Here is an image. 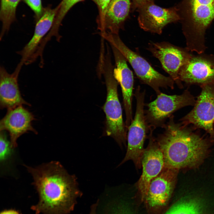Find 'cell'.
<instances>
[{
  "mask_svg": "<svg viewBox=\"0 0 214 214\" xmlns=\"http://www.w3.org/2000/svg\"><path fill=\"white\" fill-rule=\"evenodd\" d=\"M186 48L199 54L205 49L204 34L214 19V0H182L177 7Z\"/></svg>",
  "mask_w": 214,
  "mask_h": 214,
  "instance_id": "3957f363",
  "label": "cell"
},
{
  "mask_svg": "<svg viewBox=\"0 0 214 214\" xmlns=\"http://www.w3.org/2000/svg\"><path fill=\"white\" fill-rule=\"evenodd\" d=\"M174 119L170 117L163 128L164 132L156 140L163 154L164 167L179 170L196 166L207 154V144Z\"/></svg>",
  "mask_w": 214,
  "mask_h": 214,
  "instance_id": "7a4b0ae2",
  "label": "cell"
},
{
  "mask_svg": "<svg viewBox=\"0 0 214 214\" xmlns=\"http://www.w3.org/2000/svg\"><path fill=\"white\" fill-rule=\"evenodd\" d=\"M179 76L180 80L187 83L214 84V56L191 55L180 68Z\"/></svg>",
  "mask_w": 214,
  "mask_h": 214,
  "instance_id": "4fadbf2b",
  "label": "cell"
},
{
  "mask_svg": "<svg viewBox=\"0 0 214 214\" xmlns=\"http://www.w3.org/2000/svg\"><path fill=\"white\" fill-rule=\"evenodd\" d=\"M34 12L36 21H37L42 16L44 10L41 0H23Z\"/></svg>",
  "mask_w": 214,
  "mask_h": 214,
  "instance_id": "cb8c5ba5",
  "label": "cell"
},
{
  "mask_svg": "<svg viewBox=\"0 0 214 214\" xmlns=\"http://www.w3.org/2000/svg\"><path fill=\"white\" fill-rule=\"evenodd\" d=\"M153 0H132L134 7L137 8L145 4L153 2Z\"/></svg>",
  "mask_w": 214,
  "mask_h": 214,
  "instance_id": "d4e9b609",
  "label": "cell"
},
{
  "mask_svg": "<svg viewBox=\"0 0 214 214\" xmlns=\"http://www.w3.org/2000/svg\"><path fill=\"white\" fill-rule=\"evenodd\" d=\"M202 203L194 197H186L179 201L165 214H205Z\"/></svg>",
  "mask_w": 214,
  "mask_h": 214,
  "instance_id": "ffe728a7",
  "label": "cell"
},
{
  "mask_svg": "<svg viewBox=\"0 0 214 214\" xmlns=\"http://www.w3.org/2000/svg\"><path fill=\"white\" fill-rule=\"evenodd\" d=\"M179 170L164 167L151 182L144 200L151 209H160L167 204L172 194Z\"/></svg>",
  "mask_w": 214,
  "mask_h": 214,
  "instance_id": "7c38bea8",
  "label": "cell"
},
{
  "mask_svg": "<svg viewBox=\"0 0 214 214\" xmlns=\"http://www.w3.org/2000/svg\"><path fill=\"white\" fill-rule=\"evenodd\" d=\"M130 0H111L107 8L100 33L119 34L129 15Z\"/></svg>",
  "mask_w": 214,
  "mask_h": 214,
  "instance_id": "ac0fdd59",
  "label": "cell"
},
{
  "mask_svg": "<svg viewBox=\"0 0 214 214\" xmlns=\"http://www.w3.org/2000/svg\"><path fill=\"white\" fill-rule=\"evenodd\" d=\"M102 38L115 47L130 64L136 76L143 84L151 87L157 95L161 92L160 88H174V80L155 70L143 57L130 49L123 42L119 34L104 33Z\"/></svg>",
  "mask_w": 214,
  "mask_h": 214,
  "instance_id": "5b68a950",
  "label": "cell"
},
{
  "mask_svg": "<svg viewBox=\"0 0 214 214\" xmlns=\"http://www.w3.org/2000/svg\"><path fill=\"white\" fill-rule=\"evenodd\" d=\"M212 84L202 85L201 92L194 108L181 120L185 125L192 124L204 129L214 139V87Z\"/></svg>",
  "mask_w": 214,
  "mask_h": 214,
  "instance_id": "ba28073f",
  "label": "cell"
},
{
  "mask_svg": "<svg viewBox=\"0 0 214 214\" xmlns=\"http://www.w3.org/2000/svg\"><path fill=\"white\" fill-rule=\"evenodd\" d=\"M98 201L93 204L91 207L90 211L89 214H96V210L98 204Z\"/></svg>",
  "mask_w": 214,
  "mask_h": 214,
  "instance_id": "484cf974",
  "label": "cell"
},
{
  "mask_svg": "<svg viewBox=\"0 0 214 214\" xmlns=\"http://www.w3.org/2000/svg\"><path fill=\"white\" fill-rule=\"evenodd\" d=\"M0 214H20L19 213L14 210H5L1 212Z\"/></svg>",
  "mask_w": 214,
  "mask_h": 214,
  "instance_id": "4316f807",
  "label": "cell"
},
{
  "mask_svg": "<svg viewBox=\"0 0 214 214\" xmlns=\"http://www.w3.org/2000/svg\"><path fill=\"white\" fill-rule=\"evenodd\" d=\"M137 9L139 26L145 31L160 34L166 25L180 20L177 7L164 8L153 1L145 4Z\"/></svg>",
  "mask_w": 214,
  "mask_h": 214,
  "instance_id": "30bf717a",
  "label": "cell"
},
{
  "mask_svg": "<svg viewBox=\"0 0 214 214\" xmlns=\"http://www.w3.org/2000/svg\"><path fill=\"white\" fill-rule=\"evenodd\" d=\"M149 144L144 150L141 160L142 174L137 183L141 199L144 201L151 181L161 172L164 167L162 151L150 130Z\"/></svg>",
  "mask_w": 214,
  "mask_h": 214,
  "instance_id": "8fae6325",
  "label": "cell"
},
{
  "mask_svg": "<svg viewBox=\"0 0 214 214\" xmlns=\"http://www.w3.org/2000/svg\"><path fill=\"white\" fill-rule=\"evenodd\" d=\"M83 0H62L58 7V10L51 29L48 34L50 38L55 37L56 39L61 37L59 30L62 21L70 10L75 4Z\"/></svg>",
  "mask_w": 214,
  "mask_h": 214,
  "instance_id": "44dd1931",
  "label": "cell"
},
{
  "mask_svg": "<svg viewBox=\"0 0 214 214\" xmlns=\"http://www.w3.org/2000/svg\"><path fill=\"white\" fill-rule=\"evenodd\" d=\"M195 102L193 97L185 91L181 95H168L161 92L154 100L147 105L144 111L149 129L163 128L166 119L177 110Z\"/></svg>",
  "mask_w": 214,
  "mask_h": 214,
  "instance_id": "52a82bcc",
  "label": "cell"
},
{
  "mask_svg": "<svg viewBox=\"0 0 214 214\" xmlns=\"http://www.w3.org/2000/svg\"><path fill=\"white\" fill-rule=\"evenodd\" d=\"M21 0H1L0 19L2 28L0 35L1 40L9 31L11 24L16 20L17 7Z\"/></svg>",
  "mask_w": 214,
  "mask_h": 214,
  "instance_id": "d6986e66",
  "label": "cell"
},
{
  "mask_svg": "<svg viewBox=\"0 0 214 214\" xmlns=\"http://www.w3.org/2000/svg\"><path fill=\"white\" fill-rule=\"evenodd\" d=\"M25 166L32 177L39 196L38 203L31 207L36 214H68L73 210L82 193L75 176L59 162Z\"/></svg>",
  "mask_w": 214,
  "mask_h": 214,
  "instance_id": "6da1fadb",
  "label": "cell"
},
{
  "mask_svg": "<svg viewBox=\"0 0 214 214\" xmlns=\"http://www.w3.org/2000/svg\"><path fill=\"white\" fill-rule=\"evenodd\" d=\"M97 4L99 12V16L97 21V28L99 30L104 19L106 12L111 0H92Z\"/></svg>",
  "mask_w": 214,
  "mask_h": 214,
  "instance_id": "603a6c76",
  "label": "cell"
},
{
  "mask_svg": "<svg viewBox=\"0 0 214 214\" xmlns=\"http://www.w3.org/2000/svg\"><path fill=\"white\" fill-rule=\"evenodd\" d=\"M145 94V91H141L139 86L136 88L134 94L136 102V112L134 118L128 128L127 152L120 165L131 160L137 168L139 169L141 166L144 150V143L149 129L144 109Z\"/></svg>",
  "mask_w": 214,
  "mask_h": 214,
  "instance_id": "8992f818",
  "label": "cell"
},
{
  "mask_svg": "<svg viewBox=\"0 0 214 214\" xmlns=\"http://www.w3.org/2000/svg\"><path fill=\"white\" fill-rule=\"evenodd\" d=\"M13 148L10 142L7 139L4 131H0V159L1 162H4L10 156Z\"/></svg>",
  "mask_w": 214,
  "mask_h": 214,
  "instance_id": "7402d4cb",
  "label": "cell"
},
{
  "mask_svg": "<svg viewBox=\"0 0 214 214\" xmlns=\"http://www.w3.org/2000/svg\"><path fill=\"white\" fill-rule=\"evenodd\" d=\"M58 10L55 8L48 7L44 8L40 18L36 22L33 35L31 40L22 49L17 53L21 56L19 65L32 63V60L41 42L51 29Z\"/></svg>",
  "mask_w": 214,
  "mask_h": 214,
  "instance_id": "2e32d148",
  "label": "cell"
},
{
  "mask_svg": "<svg viewBox=\"0 0 214 214\" xmlns=\"http://www.w3.org/2000/svg\"><path fill=\"white\" fill-rule=\"evenodd\" d=\"M110 45L116 64V67L113 70L114 76L121 87L127 128L133 119L132 100L133 76L132 71L128 66L127 61L125 57L115 47L112 45Z\"/></svg>",
  "mask_w": 214,
  "mask_h": 214,
  "instance_id": "9a60e30c",
  "label": "cell"
},
{
  "mask_svg": "<svg viewBox=\"0 0 214 214\" xmlns=\"http://www.w3.org/2000/svg\"><path fill=\"white\" fill-rule=\"evenodd\" d=\"M114 67L111 56H106L100 66L105 77L107 88V97L103 107L106 118V133L114 138L120 145L125 143L126 129L123 122L122 107L118 95V82L114 77Z\"/></svg>",
  "mask_w": 214,
  "mask_h": 214,
  "instance_id": "277c9868",
  "label": "cell"
},
{
  "mask_svg": "<svg viewBox=\"0 0 214 214\" xmlns=\"http://www.w3.org/2000/svg\"><path fill=\"white\" fill-rule=\"evenodd\" d=\"M22 67L17 66L9 73L3 66L0 67V107L7 109L25 105L31 106L22 97L19 87L18 78Z\"/></svg>",
  "mask_w": 214,
  "mask_h": 214,
  "instance_id": "e0dca14e",
  "label": "cell"
},
{
  "mask_svg": "<svg viewBox=\"0 0 214 214\" xmlns=\"http://www.w3.org/2000/svg\"><path fill=\"white\" fill-rule=\"evenodd\" d=\"M148 49L159 60L163 69L170 77L179 85L180 70L191 55L188 52V50L166 42L150 43Z\"/></svg>",
  "mask_w": 214,
  "mask_h": 214,
  "instance_id": "9c48e42d",
  "label": "cell"
},
{
  "mask_svg": "<svg viewBox=\"0 0 214 214\" xmlns=\"http://www.w3.org/2000/svg\"><path fill=\"white\" fill-rule=\"evenodd\" d=\"M213 123H214V120H213Z\"/></svg>",
  "mask_w": 214,
  "mask_h": 214,
  "instance_id": "83f0119b",
  "label": "cell"
},
{
  "mask_svg": "<svg viewBox=\"0 0 214 214\" xmlns=\"http://www.w3.org/2000/svg\"><path fill=\"white\" fill-rule=\"evenodd\" d=\"M35 119L33 114L23 105L8 109L0 121V130L9 133L11 146L14 149L17 146L18 138L23 134L29 131L37 133L32 124Z\"/></svg>",
  "mask_w": 214,
  "mask_h": 214,
  "instance_id": "5bb4252c",
  "label": "cell"
}]
</instances>
